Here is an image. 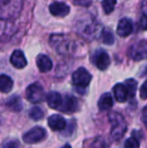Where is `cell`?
I'll list each match as a JSON object with an SVG mask.
<instances>
[{
  "mask_svg": "<svg viewBox=\"0 0 147 148\" xmlns=\"http://www.w3.org/2000/svg\"><path fill=\"white\" fill-rule=\"evenodd\" d=\"M23 0H0V19L8 20L19 15Z\"/></svg>",
  "mask_w": 147,
  "mask_h": 148,
  "instance_id": "6da1fadb",
  "label": "cell"
},
{
  "mask_svg": "<svg viewBox=\"0 0 147 148\" xmlns=\"http://www.w3.org/2000/svg\"><path fill=\"white\" fill-rule=\"evenodd\" d=\"M110 121L112 123L111 137L114 140H119L123 137V135L126 132V129H127L125 119L120 114L113 113L110 115Z\"/></svg>",
  "mask_w": 147,
  "mask_h": 148,
  "instance_id": "7a4b0ae2",
  "label": "cell"
},
{
  "mask_svg": "<svg viewBox=\"0 0 147 148\" xmlns=\"http://www.w3.org/2000/svg\"><path fill=\"white\" fill-rule=\"evenodd\" d=\"M128 56L133 60H142L147 59V41L138 40L130 45Z\"/></svg>",
  "mask_w": 147,
  "mask_h": 148,
  "instance_id": "3957f363",
  "label": "cell"
},
{
  "mask_svg": "<svg viewBox=\"0 0 147 148\" xmlns=\"http://www.w3.org/2000/svg\"><path fill=\"white\" fill-rule=\"evenodd\" d=\"M44 90L38 83H34L26 89V99L34 104L41 103L44 99Z\"/></svg>",
  "mask_w": 147,
  "mask_h": 148,
  "instance_id": "277c9868",
  "label": "cell"
},
{
  "mask_svg": "<svg viewBox=\"0 0 147 148\" xmlns=\"http://www.w3.org/2000/svg\"><path fill=\"white\" fill-rule=\"evenodd\" d=\"M73 83L79 88H86L92 80L91 74L85 68H79L73 74Z\"/></svg>",
  "mask_w": 147,
  "mask_h": 148,
  "instance_id": "5b68a950",
  "label": "cell"
},
{
  "mask_svg": "<svg viewBox=\"0 0 147 148\" xmlns=\"http://www.w3.org/2000/svg\"><path fill=\"white\" fill-rule=\"evenodd\" d=\"M46 135L45 133V130L42 128V127H34V128L30 129L29 131L23 134V141L27 144H34V143H37L39 141L43 140Z\"/></svg>",
  "mask_w": 147,
  "mask_h": 148,
  "instance_id": "8992f818",
  "label": "cell"
},
{
  "mask_svg": "<svg viewBox=\"0 0 147 148\" xmlns=\"http://www.w3.org/2000/svg\"><path fill=\"white\" fill-rule=\"evenodd\" d=\"M93 62L96 64V66L101 71H105L110 66V57L109 55L103 49H98L93 55Z\"/></svg>",
  "mask_w": 147,
  "mask_h": 148,
  "instance_id": "52a82bcc",
  "label": "cell"
},
{
  "mask_svg": "<svg viewBox=\"0 0 147 148\" xmlns=\"http://www.w3.org/2000/svg\"><path fill=\"white\" fill-rule=\"evenodd\" d=\"M49 11L53 16L64 17L70 13V7L64 2L55 1L49 5Z\"/></svg>",
  "mask_w": 147,
  "mask_h": 148,
  "instance_id": "ba28073f",
  "label": "cell"
},
{
  "mask_svg": "<svg viewBox=\"0 0 147 148\" xmlns=\"http://www.w3.org/2000/svg\"><path fill=\"white\" fill-rule=\"evenodd\" d=\"M133 31V23L132 20L129 18H122L119 21L117 26V33L118 35L122 37H126L130 35Z\"/></svg>",
  "mask_w": 147,
  "mask_h": 148,
  "instance_id": "9c48e42d",
  "label": "cell"
},
{
  "mask_svg": "<svg viewBox=\"0 0 147 148\" xmlns=\"http://www.w3.org/2000/svg\"><path fill=\"white\" fill-rule=\"evenodd\" d=\"M49 126L53 131H62L65 130L67 127L66 119L61 115H51L47 120Z\"/></svg>",
  "mask_w": 147,
  "mask_h": 148,
  "instance_id": "30bf717a",
  "label": "cell"
},
{
  "mask_svg": "<svg viewBox=\"0 0 147 148\" xmlns=\"http://www.w3.org/2000/svg\"><path fill=\"white\" fill-rule=\"evenodd\" d=\"M10 62L16 69H23L27 64L24 53L19 49H16L12 53L11 58H10Z\"/></svg>",
  "mask_w": 147,
  "mask_h": 148,
  "instance_id": "8fae6325",
  "label": "cell"
},
{
  "mask_svg": "<svg viewBox=\"0 0 147 148\" xmlns=\"http://www.w3.org/2000/svg\"><path fill=\"white\" fill-rule=\"evenodd\" d=\"M36 66L41 73H46L53 69V62L47 56L39 55L36 58Z\"/></svg>",
  "mask_w": 147,
  "mask_h": 148,
  "instance_id": "7c38bea8",
  "label": "cell"
},
{
  "mask_svg": "<svg viewBox=\"0 0 147 148\" xmlns=\"http://www.w3.org/2000/svg\"><path fill=\"white\" fill-rule=\"evenodd\" d=\"M77 106H78V102H77L76 98L73 96H67L64 99V102L62 103L59 110L66 112V113H72V112L76 111Z\"/></svg>",
  "mask_w": 147,
  "mask_h": 148,
  "instance_id": "4fadbf2b",
  "label": "cell"
},
{
  "mask_svg": "<svg viewBox=\"0 0 147 148\" xmlns=\"http://www.w3.org/2000/svg\"><path fill=\"white\" fill-rule=\"evenodd\" d=\"M46 102L51 109H59L63 103V98L57 92H49L46 96Z\"/></svg>",
  "mask_w": 147,
  "mask_h": 148,
  "instance_id": "5bb4252c",
  "label": "cell"
},
{
  "mask_svg": "<svg viewBox=\"0 0 147 148\" xmlns=\"http://www.w3.org/2000/svg\"><path fill=\"white\" fill-rule=\"evenodd\" d=\"M113 93L115 96V99L119 103H124L128 99V91L123 84H116L113 88Z\"/></svg>",
  "mask_w": 147,
  "mask_h": 148,
  "instance_id": "9a60e30c",
  "label": "cell"
},
{
  "mask_svg": "<svg viewBox=\"0 0 147 148\" xmlns=\"http://www.w3.org/2000/svg\"><path fill=\"white\" fill-rule=\"evenodd\" d=\"M113 106V99H112L111 94L105 93L100 97L98 101V107L101 111H106L109 110Z\"/></svg>",
  "mask_w": 147,
  "mask_h": 148,
  "instance_id": "2e32d148",
  "label": "cell"
},
{
  "mask_svg": "<svg viewBox=\"0 0 147 148\" xmlns=\"http://www.w3.org/2000/svg\"><path fill=\"white\" fill-rule=\"evenodd\" d=\"M13 87V81L6 75H0V91L2 93H8Z\"/></svg>",
  "mask_w": 147,
  "mask_h": 148,
  "instance_id": "e0dca14e",
  "label": "cell"
},
{
  "mask_svg": "<svg viewBox=\"0 0 147 148\" xmlns=\"http://www.w3.org/2000/svg\"><path fill=\"white\" fill-rule=\"evenodd\" d=\"M6 106L12 111L18 112L22 109V101L18 96H12L6 102Z\"/></svg>",
  "mask_w": 147,
  "mask_h": 148,
  "instance_id": "ac0fdd59",
  "label": "cell"
},
{
  "mask_svg": "<svg viewBox=\"0 0 147 148\" xmlns=\"http://www.w3.org/2000/svg\"><path fill=\"white\" fill-rule=\"evenodd\" d=\"M125 87L128 91V95L130 97H134L136 93V89H137V82L133 79H128L125 82Z\"/></svg>",
  "mask_w": 147,
  "mask_h": 148,
  "instance_id": "d6986e66",
  "label": "cell"
},
{
  "mask_svg": "<svg viewBox=\"0 0 147 148\" xmlns=\"http://www.w3.org/2000/svg\"><path fill=\"white\" fill-rule=\"evenodd\" d=\"M102 38H103V42L106 43V45H113L114 41H115L113 33L108 28H104L102 30Z\"/></svg>",
  "mask_w": 147,
  "mask_h": 148,
  "instance_id": "ffe728a7",
  "label": "cell"
},
{
  "mask_svg": "<svg viewBox=\"0 0 147 148\" xmlns=\"http://www.w3.org/2000/svg\"><path fill=\"white\" fill-rule=\"evenodd\" d=\"M117 3V0H103L102 7L106 14H110L115 8V5Z\"/></svg>",
  "mask_w": 147,
  "mask_h": 148,
  "instance_id": "44dd1931",
  "label": "cell"
},
{
  "mask_svg": "<svg viewBox=\"0 0 147 148\" xmlns=\"http://www.w3.org/2000/svg\"><path fill=\"white\" fill-rule=\"evenodd\" d=\"M29 117L34 121H38L43 117V112L39 107H34L29 111Z\"/></svg>",
  "mask_w": 147,
  "mask_h": 148,
  "instance_id": "7402d4cb",
  "label": "cell"
},
{
  "mask_svg": "<svg viewBox=\"0 0 147 148\" xmlns=\"http://www.w3.org/2000/svg\"><path fill=\"white\" fill-rule=\"evenodd\" d=\"M125 148H139V141L134 137H130L125 141Z\"/></svg>",
  "mask_w": 147,
  "mask_h": 148,
  "instance_id": "603a6c76",
  "label": "cell"
},
{
  "mask_svg": "<svg viewBox=\"0 0 147 148\" xmlns=\"http://www.w3.org/2000/svg\"><path fill=\"white\" fill-rule=\"evenodd\" d=\"M140 98L142 100H146L147 99V80L142 84L141 88H140V92H139Z\"/></svg>",
  "mask_w": 147,
  "mask_h": 148,
  "instance_id": "cb8c5ba5",
  "label": "cell"
},
{
  "mask_svg": "<svg viewBox=\"0 0 147 148\" xmlns=\"http://www.w3.org/2000/svg\"><path fill=\"white\" fill-rule=\"evenodd\" d=\"M74 3L78 6H83V7H88L92 3V0H74Z\"/></svg>",
  "mask_w": 147,
  "mask_h": 148,
  "instance_id": "d4e9b609",
  "label": "cell"
},
{
  "mask_svg": "<svg viewBox=\"0 0 147 148\" xmlns=\"http://www.w3.org/2000/svg\"><path fill=\"white\" fill-rule=\"evenodd\" d=\"M19 147V143L17 141H10L7 142L6 144H4L3 148H18Z\"/></svg>",
  "mask_w": 147,
  "mask_h": 148,
  "instance_id": "484cf974",
  "label": "cell"
},
{
  "mask_svg": "<svg viewBox=\"0 0 147 148\" xmlns=\"http://www.w3.org/2000/svg\"><path fill=\"white\" fill-rule=\"evenodd\" d=\"M140 27L144 30H147V15H142L140 19Z\"/></svg>",
  "mask_w": 147,
  "mask_h": 148,
  "instance_id": "4316f807",
  "label": "cell"
},
{
  "mask_svg": "<svg viewBox=\"0 0 147 148\" xmlns=\"http://www.w3.org/2000/svg\"><path fill=\"white\" fill-rule=\"evenodd\" d=\"M141 11L143 15H147V0H143L141 3Z\"/></svg>",
  "mask_w": 147,
  "mask_h": 148,
  "instance_id": "83f0119b",
  "label": "cell"
},
{
  "mask_svg": "<svg viewBox=\"0 0 147 148\" xmlns=\"http://www.w3.org/2000/svg\"><path fill=\"white\" fill-rule=\"evenodd\" d=\"M142 119H143V122L145 124V126L147 127V108L143 111V116H142Z\"/></svg>",
  "mask_w": 147,
  "mask_h": 148,
  "instance_id": "f1b7e54d",
  "label": "cell"
},
{
  "mask_svg": "<svg viewBox=\"0 0 147 148\" xmlns=\"http://www.w3.org/2000/svg\"><path fill=\"white\" fill-rule=\"evenodd\" d=\"M62 148H72V147H71V145H70V144H66L65 146L62 147Z\"/></svg>",
  "mask_w": 147,
  "mask_h": 148,
  "instance_id": "f546056e",
  "label": "cell"
},
{
  "mask_svg": "<svg viewBox=\"0 0 147 148\" xmlns=\"http://www.w3.org/2000/svg\"><path fill=\"white\" fill-rule=\"evenodd\" d=\"M144 75H147V68L145 69V72L143 73V76H144Z\"/></svg>",
  "mask_w": 147,
  "mask_h": 148,
  "instance_id": "4dcf8cb0",
  "label": "cell"
}]
</instances>
